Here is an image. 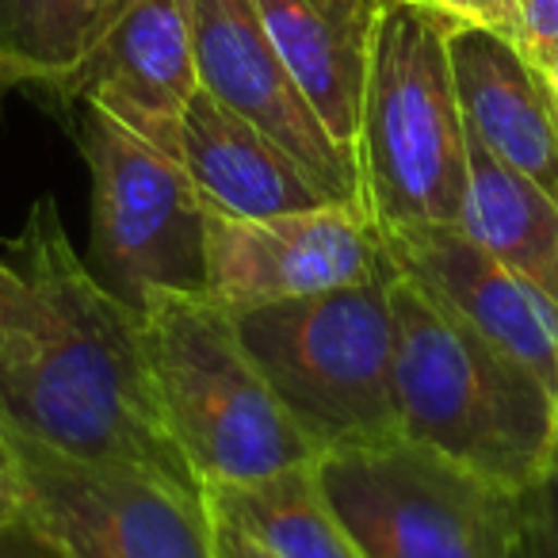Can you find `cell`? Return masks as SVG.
Here are the masks:
<instances>
[{
    "mask_svg": "<svg viewBox=\"0 0 558 558\" xmlns=\"http://www.w3.org/2000/svg\"><path fill=\"white\" fill-rule=\"evenodd\" d=\"M4 436L24 489V524L58 558H218L207 505L146 474L81 463L12 428Z\"/></svg>",
    "mask_w": 558,
    "mask_h": 558,
    "instance_id": "obj_8",
    "label": "cell"
},
{
    "mask_svg": "<svg viewBox=\"0 0 558 558\" xmlns=\"http://www.w3.org/2000/svg\"><path fill=\"white\" fill-rule=\"evenodd\" d=\"M517 47L535 65L558 58V0H517Z\"/></svg>",
    "mask_w": 558,
    "mask_h": 558,
    "instance_id": "obj_21",
    "label": "cell"
},
{
    "mask_svg": "<svg viewBox=\"0 0 558 558\" xmlns=\"http://www.w3.org/2000/svg\"><path fill=\"white\" fill-rule=\"evenodd\" d=\"M456 27H482L517 43V0H413Z\"/></svg>",
    "mask_w": 558,
    "mask_h": 558,
    "instance_id": "obj_20",
    "label": "cell"
},
{
    "mask_svg": "<svg viewBox=\"0 0 558 558\" xmlns=\"http://www.w3.org/2000/svg\"><path fill=\"white\" fill-rule=\"evenodd\" d=\"M387 0H256L271 47L356 165V126Z\"/></svg>",
    "mask_w": 558,
    "mask_h": 558,
    "instance_id": "obj_14",
    "label": "cell"
},
{
    "mask_svg": "<svg viewBox=\"0 0 558 558\" xmlns=\"http://www.w3.org/2000/svg\"><path fill=\"white\" fill-rule=\"evenodd\" d=\"M387 271V238L356 203L271 218L207 215V295L230 314L356 288Z\"/></svg>",
    "mask_w": 558,
    "mask_h": 558,
    "instance_id": "obj_9",
    "label": "cell"
},
{
    "mask_svg": "<svg viewBox=\"0 0 558 558\" xmlns=\"http://www.w3.org/2000/svg\"><path fill=\"white\" fill-rule=\"evenodd\" d=\"M138 311L165 417L203 489L318 463V448L268 387L222 303L207 291H149Z\"/></svg>",
    "mask_w": 558,
    "mask_h": 558,
    "instance_id": "obj_4",
    "label": "cell"
},
{
    "mask_svg": "<svg viewBox=\"0 0 558 558\" xmlns=\"http://www.w3.org/2000/svg\"><path fill=\"white\" fill-rule=\"evenodd\" d=\"M195 93L187 0H123L58 96L108 111L180 161V123Z\"/></svg>",
    "mask_w": 558,
    "mask_h": 558,
    "instance_id": "obj_11",
    "label": "cell"
},
{
    "mask_svg": "<svg viewBox=\"0 0 558 558\" xmlns=\"http://www.w3.org/2000/svg\"><path fill=\"white\" fill-rule=\"evenodd\" d=\"M517 558H558V459L520 489Z\"/></svg>",
    "mask_w": 558,
    "mask_h": 558,
    "instance_id": "obj_19",
    "label": "cell"
},
{
    "mask_svg": "<svg viewBox=\"0 0 558 558\" xmlns=\"http://www.w3.org/2000/svg\"><path fill=\"white\" fill-rule=\"evenodd\" d=\"M395 390L402 436L505 489L558 459V395L395 271Z\"/></svg>",
    "mask_w": 558,
    "mask_h": 558,
    "instance_id": "obj_2",
    "label": "cell"
},
{
    "mask_svg": "<svg viewBox=\"0 0 558 558\" xmlns=\"http://www.w3.org/2000/svg\"><path fill=\"white\" fill-rule=\"evenodd\" d=\"M24 524V489H20V471L12 459L9 436L0 428V532Z\"/></svg>",
    "mask_w": 558,
    "mask_h": 558,
    "instance_id": "obj_22",
    "label": "cell"
},
{
    "mask_svg": "<svg viewBox=\"0 0 558 558\" xmlns=\"http://www.w3.org/2000/svg\"><path fill=\"white\" fill-rule=\"evenodd\" d=\"M215 550H218V558H276L268 547H260L253 535H245L241 527L226 524V520H215Z\"/></svg>",
    "mask_w": 558,
    "mask_h": 558,
    "instance_id": "obj_23",
    "label": "cell"
},
{
    "mask_svg": "<svg viewBox=\"0 0 558 558\" xmlns=\"http://www.w3.org/2000/svg\"><path fill=\"white\" fill-rule=\"evenodd\" d=\"M123 0H0V93L47 85L62 93Z\"/></svg>",
    "mask_w": 558,
    "mask_h": 558,
    "instance_id": "obj_18",
    "label": "cell"
},
{
    "mask_svg": "<svg viewBox=\"0 0 558 558\" xmlns=\"http://www.w3.org/2000/svg\"><path fill=\"white\" fill-rule=\"evenodd\" d=\"M314 474L367 558H517V489L405 436L326 451Z\"/></svg>",
    "mask_w": 558,
    "mask_h": 558,
    "instance_id": "obj_6",
    "label": "cell"
},
{
    "mask_svg": "<svg viewBox=\"0 0 558 558\" xmlns=\"http://www.w3.org/2000/svg\"><path fill=\"white\" fill-rule=\"evenodd\" d=\"M0 425L207 505L165 417L146 318L77 256L54 195L0 245Z\"/></svg>",
    "mask_w": 558,
    "mask_h": 558,
    "instance_id": "obj_1",
    "label": "cell"
},
{
    "mask_svg": "<svg viewBox=\"0 0 558 558\" xmlns=\"http://www.w3.org/2000/svg\"><path fill=\"white\" fill-rule=\"evenodd\" d=\"M210 517L241 527L276 558H367L329 509L314 463L245 486H210Z\"/></svg>",
    "mask_w": 558,
    "mask_h": 558,
    "instance_id": "obj_17",
    "label": "cell"
},
{
    "mask_svg": "<svg viewBox=\"0 0 558 558\" xmlns=\"http://www.w3.org/2000/svg\"><path fill=\"white\" fill-rule=\"evenodd\" d=\"M199 88L288 149L333 203H356V165L271 47L256 0H187Z\"/></svg>",
    "mask_w": 558,
    "mask_h": 558,
    "instance_id": "obj_10",
    "label": "cell"
},
{
    "mask_svg": "<svg viewBox=\"0 0 558 558\" xmlns=\"http://www.w3.org/2000/svg\"><path fill=\"white\" fill-rule=\"evenodd\" d=\"M395 271L356 288L233 314L248 356L318 448V459L402 436L390 311Z\"/></svg>",
    "mask_w": 558,
    "mask_h": 558,
    "instance_id": "obj_5",
    "label": "cell"
},
{
    "mask_svg": "<svg viewBox=\"0 0 558 558\" xmlns=\"http://www.w3.org/2000/svg\"><path fill=\"white\" fill-rule=\"evenodd\" d=\"M390 260L444 311L520 360L558 395V299L535 288L459 226L383 230Z\"/></svg>",
    "mask_w": 558,
    "mask_h": 558,
    "instance_id": "obj_12",
    "label": "cell"
},
{
    "mask_svg": "<svg viewBox=\"0 0 558 558\" xmlns=\"http://www.w3.org/2000/svg\"><path fill=\"white\" fill-rule=\"evenodd\" d=\"M448 54L466 131L558 203V96L547 73L482 27L451 24Z\"/></svg>",
    "mask_w": 558,
    "mask_h": 558,
    "instance_id": "obj_13",
    "label": "cell"
},
{
    "mask_svg": "<svg viewBox=\"0 0 558 558\" xmlns=\"http://www.w3.org/2000/svg\"><path fill=\"white\" fill-rule=\"evenodd\" d=\"M0 558H58L27 524H16L0 532Z\"/></svg>",
    "mask_w": 558,
    "mask_h": 558,
    "instance_id": "obj_24",
    "label": "cell"
},
{
    "mask_svg": "<svg viewBox=\"0 0 558 558\" xmlns=\"http://www.w3.org/2000/svg\"><path fill=\"white\" fill-rule=\"evenodd\" d=\"M543 73H547V81H550V88H555V96H558V58L550 65H543Z\"/></svg>",
    "mask_w": 558,
    "mask_h": 558,
    "instance_id": "obj_25",
    "label": "cell"
},
{
    "mask_svg": "<svg viewBox=\"0 0 558 558\" xmlns=\"http://www.w3.org/2000/svg\"><path fill=\"white\" fill-rule=\"evenodd\" d=\"M459 230L558 299V203L527 177L497 161L466 131V195Z\"/></svg>",
    "mask_w": 558,
    "mask_h": 558,
    "instance_id": "obj_16",
    "label": "cell"
},
{
    "mask_svg": "<svg viewBox=\"0 0 558 558\" xmlns=\"http://www.w3.org/2000/svg\"><path fill=\"white\" fill-rule=\"evenodd\" d=\"M451 24L387 0L356 126L360 207L379 230L456 226L466 195V123L448 54Z\"/></svg>",
    "mask_w": 558,
    "mask_h": 558,
    "instance_id": "obj_3",
    "label": "cell"
},
{
    "mask_svg": "<svg viewBox=\"0 0 558 558\" xmlns=\"http://www.w3.org/2000/svg\"><path fill=\"white\" fill-rule=\"evenodd\" d=\"M180 165L207 210L226 218H271L333 203L276 138L203 88L180 123Z\"/></svg>",
    "mask_w": 558,
    "mask_h": 558,
    "instance_id": "obj_15",
    "label": "cell"
},
{
    "mask_svg": "<svg viewBox=\"0 0 558 558\" xmlns=\"http://www.w3.org/2000/svg\"><path fill=\"white\" fill-rule=\"evenodd\" d=\"M77 131L93 177L96 276L131 306L149 291H207L210 210L184 165L93 104H81Z\"/></svg>",
    "mask_w": 558,
    "mask_h": 558,
    "instance_id": "obj_7",
    "label": "cell"
}]
</instances>
